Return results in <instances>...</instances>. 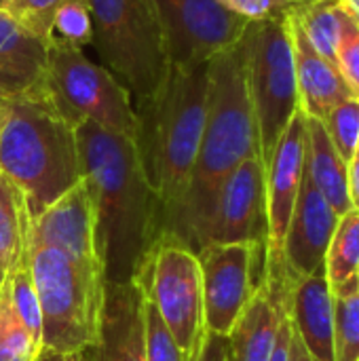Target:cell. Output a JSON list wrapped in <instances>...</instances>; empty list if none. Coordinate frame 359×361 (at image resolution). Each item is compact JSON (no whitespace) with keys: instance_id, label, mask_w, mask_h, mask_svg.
I'll use <instances>...</instances> for the list:
<instances>
[{"instance_id":"cell-1","label":"cell","mask_w":359,"mask_h":361,"mask_svg":"<svg viewBox=\"0 0 359 361\" xmlns=\"http://www.w3.org/2000/svg\"><path fill=\"white\" fill-rule=\"evenodd\" d=\"M80 176L97 214V245L106 283H127L165 233V212L154 195L133 137L85 121L74 127Z\"/></svg>"},{"instance_id":"cell-2","label":"cell","mask_w":359,"mask_h":361,"mask_svg":"<svg viewBox=\"0 0 359 361\" xmlns=\"http://www.w3.org/2000/svg\"><path fill=\"white\" fill-rule=\"evenodd\" d=\"M252 157H260V146L239 40L209 59L207 112L201 144L186 195L167 233L180 237L195 252L197 233L222 182Z\"/></svg>"},{"instance_id":"cell-3","label":"cell","mask_w":359,"mask_h":361,"mask_svg":"<svg viewBox=\"0 0 359 361\" xmlns=\"http://www.w3.org/2000/svg\"><path fill=\"white\" fill-rule=\"evenodd\" d=\"M209 61L167 68L161 85L135 108V135L142 167L165 212V231L178 212L197 161L207 112Z\"/></svg>"},{"instance_id":"cell-4","label":"cell","mask_w":359,"mask_h":361,"mask_svg":"<svg viewBox=\"0 0 359 361\" xmlns=\"http://www.w3.org/2000/svg\"><path fill=\"white\" fill-rule=\"evenodd\" d=\"M0 173L23 195L30 218L80 182L74 127L57 112L44 85L4 104Z\"/></svg>"},{"instance_id":"cell-5","label":"cell","mask_w":359,"mask_h":361,"mask_svg":"<svg viewBox=\"0 0 359 361\" xmlns=\"http://www.w3.org/2000/svg\"><path fill=\"white\" fill-rule=\"evenodd\" d=\"M28 264L42 313V349L83 353L99 338L106 277L59 250L28 245Z\"/></svg>"},{"instance_id":"cell-6","label":"cell","mask_w":359,"mask_h":361,"mask_svg":"<svg viewBox=\"0 0 359 361\" xmlns=\"http://www.w3.org/2000/svg\"><path fill=\"white\" fill-rule=\"evenodd\" d=\"M93 19V47L133 104L163 80L169 59L150 0H87Z\"/></svg>"},{"instance_id":"cell-7","label":"cell","mask_w":359,"mask_h":361,"mask_svg":"<svg viewBox=\"0 0 359 361\" xmlns=\"http://www.w3.org/2000/svg\"><path fill=\"white\" fill-rule=\"evenodd\" d=\"M241 49L260 159L267 165L288 123L300 110L286 13L248 23Z\"/></svg>"},{"instance_id":"cell-8","label":"cell","mask_w":359,"mask_h":361,"mask_svg":"<svg viewBox=\"0 0 359 361\" xmlns=\"http://www.w3.org/2000/svg\"><path fill=\"white\" fill-rule=\"evenodd\" d=\"M44 89L57 112L78 127L85 121L133 137L135 108L129 91L106 68L87 57L83 47L51 38Z\"/></svg>"},{"instance_id":"cell-9","label":"cell","mask_w":359,"mask_h":361,"mask_svg":"<svg viewBox=\"0 0 359 361\" xmlns=\"http://www.w3.org/2000/svg\"><path fill=\"white\" fill-rule=\"evenodd\" d=\"M133 281L154 305L178 347L190 355L205 334L197 254L180 237L165 231L144 254Z\"/></svg>"},{"instance_id":"cell-10","label":"cell","mask_w":359,"mask_h":361,"mask_svg":"<svg viewBox=\"0 0 359 361\" xmlns=\"http://www.w3.org/2000/svg\"><path fill=\"white\" fill-rule=\"evenodd\" d=\"M201 271L205 332L229 336L233 324L264 281L267 247L207 243L195 252Z\"/></svg>"},{"instance_id":"cell-11","label":"cell","mask_w":359,"mask_h":361,"mask_svg":"<svg viewBox=\"0 0 359 361\" xmlns=\"http://www.w3.org/2000/svg\"><path fill=\"white\" fill-rule=\"evenodd\" d=\"M171 66L193 68L235 47L248 23L218 0H150Z\"/></svg>"},{"instance_id":"cell-12","label":"cell","mask_w":359,"mask_h":361,"mask_svg":"<svg viewBox=\"0 0 359 361\" xmlns=\"http://www.w3.org/2000/svg\"><path fill=\"white\" fill-rule=\"evenodd\" d=\"M305 152H307V116L298 110L281 133L267 171V260H264V283L275 294H286L290 275L284 262V241L288 224L300 192L305 176Z\"/></svg>"},{"instance_id":"cell-13","label":"cell","mask_w":359,"mask_h":361,"mask_svg":"<svg viewBox=\"0 0 359 361\" xmlns=\"http://www.w3.org/2000/svg\"><path fill=\"white\" fill-rule=\"evenodd\" d=\"M267 171L260 157L243 161L220 186L195 241V252L207 243H252L267 247Z\"/></svg>"},{"instance_id":"cell-14","label":"cell","mask_w":359,"mask_h":361,"mask_svg":"<svg viewBox=\"0 0 359 361\" xmlns=\"http://www.w3.org/2000/svg\"><path fill=\"white\" fill-rule=\"evenodd\" d=\"M28 245L53 247L106 277L97 245V214L91 190L80 178L68 192L30 220Z\"/></svg>"},{"instance_id":"cell-15","label":"cell","mask_w":359,"mask_h":361,"mask_svg":"<svg viewBox=\"0 0 359 361\" xmlns=\"http://www.w3.org/2000/svg\"><path fill=\"white\" fill-rule=\"evenodd\" d=\"M339 220L341 216L332 209L305 171L284 241V262L290 279L324 269L326 252Z\"/></svg>"},{"instance_id":"cell-16","label":"cell","mask_w":359,"mask_h":361,"mask_svg":"<svg viewBox=\"0 0 359 361\" xmlns=\"http://www.w3.org/2000/svg\"><path fill=\"white\" fill-rule=\"evenodd\" d=\"M80 355L85 361H146L142 292L135 281L106 283L99 338Z\"/></svg>"},{"instance_id":"cell-17","label":"cell","mask_w":359,"mask_h":361,"mask_svg":"<svg viewBox=\"0 0 359 361\" xmlns=\"http://www.w3.org/2000/svg\"><path fill=\"white\" fill-rule=\"evenodd\" d=\"M286 309L292 330L320 361H334V300L326 267L288 286Z\"/></svg>"},{"instance_id":"cell-18","label":"cell","mask_w":359,"mask_h":361,"mask_svg":"<svg viewBox=\"0 0 359 361\" xmlns=\"http://www.w3.org/2000/svg\"><path fill=\"white\" fill-rule=\"evenodd\" d=\"M286 17L290 27V40H292L298 106L305 116L322 121L339 102L351 97L353 91L349 89L336 63L328 61L324 55H320L313 49L305 32L296 23V19L290 13H286Z\"/></svg>"},{"instance_id":"cell-19","label":"cell","mask_w":359,"mask_h":361,"mask_svg":"<svg viewBox=\"0 0 359 361\" xmlns=\"http://www.w3.org/2000/svg\"><path fill=\"white\" fill-rule=\"evenodd\" d=\"M49 42L0 8V104L44 85Z\"/></svg>"},{"instance_id":"cell-20","label":"cell","mask_w":359,"mask_h":361,"mask_svg":"<svg viewBox=\"0 0 359 361\" xmlns=\"http://www.w3.org/2000/svg\"><path fill=\"white\" fill-rule=\"evenodd\" d=\"M286 296H277L264 281L260 283L229 336H224L226 361H271L281 322L288 313Z\"/></svg>"},{"instance_id":"cell-21","label":"cell","mask_w":359,"mask_h":361,"mask_svg":"<svg viewBox=\"0 0 359 361\" xmlns=\"http://www.w3.org/2000/svg\"><path fill=\"white\" fill-rule=\"evenodd\" d=\"M305 171L311 182L332 205V209L343 216L353 209L349 197V176L347 163L330 142L326 127L320 118L307 116V152H305Z\"/></svg>"},{"instance_id":"cell-22","label":"cell","mask_w":359,"mask_h":361,"mask_svg":"<svg viewBox=\"0 0 359 361\" xmlns=\"http://www.w3.org/2000/svg\"><path fill=\"white\" fill-rule=\"evenodd\" d=\"M30 212L23 195L0 173V269L8 273L28 252Z\"/></svg>"},{"instance_id":"cell-23","label":"cell","mask_w":359,"mask_h":361,"mask_svg":"<svg viewBox=\"0 0 359 361\" xmlns=\"http://www.w3.org/2000/svg\"><path fill=\"white\" fill-rule=\"evenodd\" d=\"M313 49L336 63V44L341 34V0H311L288 11Z\"/></svg>"},{"instance_id":"cell-24","label":"cell","mask_w":359,"mask_h":361,"mask_svg":"<svg viewBox=\"0 0 359 361\" xmlns=\"http://www.w3.org/2000/svg\"><path fill=\"white\" fill-rule=\"evenodd\" d=\"M334 361H359V275L332 288Z\"/></svg>"},{"instance_id":"cell-25","label":"cell","mask_w":359,"mask_h":361,"mask_svg":"<svg viewBox=\"0 0 359 361\" xmlns=\"http://www.w3.org/2000/svg\"><path fill=\"white\" fill-rule=\"evenodd\" d=\"M326 275L330 288H336L359 273V212L341 216L326 252Z\"/></svg>"},{"instance_id":"cell-26","label":"cell","mask_w":359,"mask_h":361,"mask_svg":"<svg viewBox=\"0 0 359 361\" xmlns=\"http://www.w3.org/2000/svg\"><path fill=\"white\" fill-rule=\"evenodd\" d=\"M6 288H8V298H11V305H13L17 317L25 326L30 336L40 345V341H42V313H40L38 294H36L32 273H30V264H28V252L19 260V264L6 273ZM40 349H42V345H40Z\"/></svg>"},{"instance_id":"cell-27","label":"cell","mask_w":359,"mask_h":361,"mask_svg":"<svg viewBox=\"0 0 359 361\" xmlns=\"http://www.w3.org/2000/svg\"><path fill=\"white\" fill-rule=\"evenodd\" d=\"M40 345L30 336L17 317L6 288V275L0 286V361H36Z\"/></svg>"},{"instance_id":"cell-28","label":"cell","mask_w":359,"mask_h":361,"mask_svg":"<svg viewBox=\"0 0 359 361\" xmlns=\"http://www.w3.org/2000/svg\"><path fill=\"white\" fill-rule=\"evenodd\" d=\"M326 133L345 163L351 161L359 142V97L351 95L339 102L324 118Z\"/></svg>"},{"instance_id":"cell-29","label":"cell","mask_w":359,"mask_h":361,"mask_svg":"<svg viewBox=\"0 0 359 361\" xmlns=\"http://www.w3.org/2000/svg\"><path fill=\"white\" fill-rule=\"evenodd\" d=\"M51 38H59L78 47L93 42V19L87 0H63L51 25Z\"/></svg>"},{"instance_id":"cell-30","label":"cell","mask_w":359,"mask_h":361,"mask_svg":"<svg viewBox=\"0 0 359 361\" xmlns=\"http://www.w3.org/2000/svg\"><path fill=\"white\" fill-rule=\"evenodd\" d=\"M142 317H144L146 361H188V355L178 347L176 338L167 330L159 311L144 294H142Z\"/></svg>"},{"instance_id":"cell-31","label":"cell","mask_w":359,"mask_h":361,"mask_svg":"<svg viewBox=\"0 0 359 361\" xmlns=\"http://www.w3.org/2000/svg\"><path fill=\"white\" fill-rule=\"evenodd\" d=\"M336 68L359 97V19L341 2V34L336 44Z\"/></svg>"},{"instance_id":"cell-32","label":"cell","mask_w":359,"mask_h":361,"mask_svg":"<svg viewBox=\"0 0 359 361\" xmlns=\"http://www.w3.org/2000/svg\"><path fill=\"white\" fill-rule=\"evenodd\" d=\"M61 2L63 0H2V11L21 27L49 42L53 15Z\"/></svg>"},{"instance_id":"cell-33","label":"cell","mask_w":359,"mask_h":361,"mask_svg":"<svg viewBox=\"0 0 359 361\" xmlns=\"http://www.w3.org/2000/svg\"><path fill=\"white\" fill-rule=\"evenodd\" d=\"M226 11L243 17L245 21H262L269 17L284 15V6L279 0H218Z\"/></svg>"},{"instance_id":"cell-34","label":"cell","mask_w":359,"mask_h":361,"mask_svg":"<svg viewBox=\"0 0 359 361\" xmlns=\"http://www.w3.org/2000/svg\"><path fill=\"white\" fill-rule=\"evenodd\" d=\"M188 361H226V338L205 332Z\"/></svg>"},{"instance_id":"cell-35","label":"cell","mask_w":359,"mask_h":361,"mask_svg":"<svg viewBox=\"0 0 359 361\" xmlns=\"http://www.w3.org/2000/svg\"><path fill=\"white\" fill-rule=\"evenodd\" d=\"M290 338H292V324H290V317H288V313H286V317H284V322H281V328H279L277 345H275V351H273V355H271V361H288Z\"/></svg>"},{"instance_id":"cell-36","label":"cell","mask_w":359,"mask_h":361,"mask_svg":"<svg viewBox=\"0 0 359 361\" xmlns=\"http://www.w3.org/2000/svg\"><path fill=\"white\" fill-rule=\"evenodd\" d=\"M347 176H349V197H351V205L353 209L359 212V142L351 161L347 163Z\"/></svg>"},{"instance_id":"cell-37","label":"cell","mask_w":359,"mask_h":361,"mask_svg":"<svg viewBox=\"0 0 359 361\" xmlns=\"http://www.w3.org/2000/svg\"><path fill=\"white\" fill-rule=\"evenodd\" d=\"M288 361H320L315 360L309 351H307V347L303 345V341L296 336V332L292 330V338H290V349H288Z\"/></svg>"},{"instance_id":"cell-38","label":"cell","mask_w":359,"mask_h":361,"mask_svg":"<svg viewBox=\"0 0 359 361\" xmlns=\"http://www.w3.org/2000/svg\"><path fill=\"white\" fill-rule=\"evenodd\" d=\"M36 361H85L80 353H53V351H40Z\"/></svg>"},{"instance_id":"cell-39","label":"cell","mask_w":359,"mask_h":361,"mask_svg":"<svg viewBox=\"0 0 359 361\" xmlns=\"http://www.w3.org/2000/svg\"><path fill=\"white\" fill-rule=\"evenodd\" d=\"M279 2H281L284 11L288 13L290 8H294V6H300V4H305V2H311V0H279Z\"/></svg>"},{"instance_id":"cell-40","label":"cell","mask_w":359,"mask_h":361,"mask_svg":"<svg viewBox=\"0 0 359 361\" xmlns=\"http://www.w3.org/2000/svg\"><path fill=\"white\" fill-rule=\"evenodd\" d=\"M341 2H343V4H345V6H347V8L359 19V0H341Z\"/></svg>"},{"instance_id":"cell-41","label":"cell","mask_w":359,"mask_h":361,"mask_svg":"<svg viewBox=\"0 0 359 361\" xmlns=\"http://www.w3.org/2000/svg\"><path fill=\"white\" fill-rule=\"evenodd\" d=\"M2 275H6V273H4V271H2V269H0V277H2Z\"/></svg>"},{"instance_id":"cell-42","label":"cell","mask_w":359,"mask_h":361,"mask_svg":"<svg viewBox=\"0 0 359 361\" xmlns=\"http://www.w3.org/2000/svg\"><path fill=\"white\" fill-rule=\"evenodd\" d=\"M2 281H4V275H2V277H0V286H2Z\"/></svg>"},{"instance_id":"cell-43","label":"cell","mask_w":359,"mask_h":361,"mask_svg":"<svg viewBox=\"0 0 359 361\" xmlns=\"http://www.w3.org/2000/svg\"><path fill=\"white\" fill-rule=\"evenodd\" d=\"M0 8H2V0H0Z\"/></svg>"},{"instance_id":"cell-44","label":"cell","mask_w":359,"mask_h":361,"mask_svg":"<svg viewBox=\"0 0 359 361\" xmlns=\"http://www.w3.org/2000/svg\"><path fill=\"white\" fill-rule=\"evenodd\" d=\"M0 121H2V112H0Z\"/></svg>"},{"instance_id":"cell-45","label":"cell","mask_w":359,"mask_h":361,"mask_svg":"<svg viewBox=\"0 0 359 361\" xmlns=\"http://www.w3.org/2000/svg\"><path fill=\"white\" fill-rule=\"evenodd\" d=\"M358 275H359V273H358Z\"/></svg>"}]
</instances>
